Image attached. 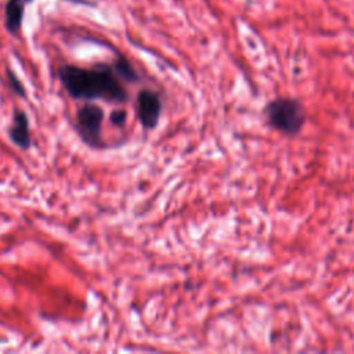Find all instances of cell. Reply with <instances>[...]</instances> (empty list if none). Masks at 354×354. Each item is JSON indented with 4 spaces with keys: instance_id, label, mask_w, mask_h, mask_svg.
<instances>
[{
    "instance_id": "2",
    "label": "cell",
    "mask_w": 354,
    "mask_h": 354,
    "mask_svg": "<svg viewBox=\"0 0 354 354\" xmlns=\"http://www.w3.org/2000/svg\"><path fill=\"white\" fill-rule=\"evenodd\" d=\"M268 123L288 136L297 134L304 124V109L301 104L289 97H279L270 101L264 109Z\"/></svg>"
},
{
    "instance_id": "8",
    "label": "cell",
    "mask_w": 354,
    "mask_h": 354,
    "mask_svg": "<svg viewBox=\"0 0 354 354\" xmlns=\"http://www.w3.org/2000/svg\"><path fill=\"white\" fill-rule=\"evenodd\" d=\"M7 75H8V82H10V86H11V88H12V91H14L17 95H19V97L25 95L24 86H22L21 80L14 75V72L7 71Z\"/></svg>"
},
{
    "instance_id": "1",
    "label": "cell",
    "mask_w": 354,
    "mask_h": 354,
    "mask_svg": "<svg viewBox=\"0 0 354 354\" xmlns=\"http://www.w3.org/2000/svg\"><path fill=\"white\" fill-rule=\"evenodd\" d=\"M58 77L66 93L76 100L124 102L129 97L120 77L109 65L101 64L94 68L62 65L58 69Z\"/></svg>"
},
{
    "instance_id": "9",
    "label": "cell",
    "mask_w": 354,
    "mask_h": 354,
    "mask_svg": "<svg viewBox=\"0 0 354 354\" xmlns=\"http://www.w3.org/2000/svg\"><path fill=\"white\" fill-rule=\"evenodd\" d=\"M126 118H127V113H126L124 109H116V111H113V112L111 113V122H112V124L119 126V127H122V126L124 124Z\"/></svg>"
},
{
    "instance_id": "3",
    "label": "cell",
    "mask_w": 354,
    "mask_h": 354,
    "mask_svg": "<svg viewBox=\"0 0 354 354\" xmlns=\"http://www.w3.org/2000/svg\"><path fill=\"white\" fill-rule=\"evenodd\" d=\"M104 109L93 102L84 104L76 113V129L80 138L90 147H100Z\"/></svg>"
},
{
    "instance_id": "6",
    "label": "cell",
    "mask_w": 354,
    "mask_h": 354,
    "mask_svg": "<svg viewBox=\"0 0 354 354\" xmlns=\"http://www.w3.org/2000/svg\"><path fill=\"white\" fill-rule=\"evenodd\" d=\"M25 0H7L4 7L6 28L11 33H17L21 29L24 12H25Z\"/></svg>"
},
{
    "instance_id": "10",
    "label": "cell",
    "mask_w": 354,
    "mask_h": 354,
    "mask_svg": "<svg viewBox=\"0 0 354 354\" xmlns=\"http://www.w3.org/2000/svg\"><path fill=\"white\" fill-rule=\"evenodd\" d=\"M29 1H32V0H25V3H29Z\"/></svg>"
},
{
    "instance_id": "5",
    "label": "cell",
    "mask_w": 354,
    "mask_h": 354,
    "mask_svg": "<svg viewBox=\"0 0 354 354\" xmlns=\"http://www.w3.org/2000/svg\"><path fill=\"white\" fill-rule=\"evenodd\" d=\"M10 138L21 149H28L30 147V133H29V119L24 111L17 109L12 116V123L10 126Z\"/></svg>"
},
{
    "instance_id": "4",
    "label": "cell",
    "mask_w": 354,
    "mask_h": 354,
    "mask_svg": "<svg viewBox=\"0 0 354 354\" xmlns=\"http://www.w3.org/2000/svg\"><path fill=\"white\" fill-rule=\"evenodd\" d=\"M162 111V101L156 91L144 88L137 95V115L144 129L156 127Z\"/></svg>"
},
{
    "instance_id": "7",
    "label": "cell",
    "mask_w": 354,
    "mask_h": 354,
    "mask_svg": "<svg viewBox=\"0 0 354 354\" xmlns=\"http://www.w3.org/2000/svg\"><path fill=\"white\" fill-rule=\"evenodd\" d=\"M113 69L116 72V75L120 77V79H124L127 82H136L138 79L136 71L133 69V66L130 65V62L127 59H124L123 57H120L115 65H113Z\"/></svg>"
}]
</instances>
